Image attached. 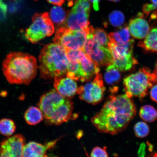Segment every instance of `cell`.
Masks as SVG:
<instances>
[{
  "label": "cell",
  "mask_w": 157,
  "mask_h": 157,
  "mask_svg": "<svg viewBox=\"0 0 157 157\" xmlns=\"http://www.w3.org/2000/svg\"><path fill=\"white\" fill-rule=\"evenodd\" d=\"M136 108L131 98L125 95L111 96L91 122L99 132L117 134L126 128L136 116Z\"/></svg>",
  "instance_id": "1"
},
{
  "label": "cell",
  "mask_w": 157,
  "mask_h": 157,
  "mask_svg": "<svg viewBox=\"0 0 157 157\" xmlns=\"http://www.w3.org/2000/svg\"><path fill=\"white\" fill-rule=\"evenodd\" d=\"M37 61L34 57L20 52H11L2 63L4 75L11 84L28 85L37 74Z\"/></svg>",
  "instance_id": "2"
},
{
  "label": "cell",
  "mask_w": 157,
  "mask_h": 157,
  "mask_svg": "<svg viewBox=\"0 0 157 157\" xmlns=\"http://www.w3.org/2000/svg\"><path fill=\"white\" fill-rule=\"evenodd\" d=\"M41 77L50 79L65 76L68 60L66 51L61 45L54 43L46 45L39 57Z\"/></svg>",
  "instance_id": "3"
},
{
  "label": "cell",
  "mask_w": 157,
  "mask_h": 157,
  "mask_svg": "<svg viewBox=\"0 0 157 157\" xmlns=\"http://www.w3.org/2000/svg\"><path fill=\"white\" fill-rule=\"evenodd\" d=\"M68 60L66 76L76 81L88 82L100 71L99 67L83 50H66Z\"/></svg>",
  "instance_id": "4"
},
{
  "label": "cell",
  "mask_w": 157,
  "mask_h": 157,
  "mask_svg": "<svg viewBox=\"0 0 157 157\" xmlns=\"http://www.w3.org/2000/svg\"><path fill=\"white\" fill-rule=\"evenodd\" d=\"M154 84L152 73L147 67L140 69L136 73L127 76L123 80L125 95L129 98H144Z\"/></svg>",
  "instance_id": "5"
},
{
  "label": "cell",
  "mask_w": 157,
  "mask_h": 157,
  "mask_svg": "<svg viewBox=\"0 0 157 157\" xmlns=\"http://www.w3.org/2000/svg\"><path fill=\"white\" fill-rule=\"evenodd\" d=\"M89 32L90 26L87 29L80 30L62 26L56 31L53 40L66 50H82Z\"/></svg>",
  "instance_id": "6"
},
{
  "label": "cell",
  "mask_w": 157,
  "mask_h": 157,
  "mask_svg": "<svg viewBox=\"0 0 157 157\" xmlns=\"http://www.w3.org/2000/svg\"><path fill=\"white\" fill-rule=\"evenodd\" d=\"M53 23L48 13H36L32 17V23L25 30V36L27 40L36 44L54 32Z\"/></svg>",
  "instance_id": "7"
},
{
  "label": "cell",
  "mask_w": 157,
  "mask_h": 157,
  "mask_svg": "<svg viewBox=\"0 0 157 157\" xmlns=\"http://www.w3.org/2000/svg\"><path fill=\"white\" fill-rule=\"evenodd\" d=\"M90 9L91 4L88 0H75L63 26L74 30L88 28L90 25Z\"/></svg>",
  "instance_id": "8"
},
{
  "label": "cell",
  "mask_w": 157,
  "mask_h": 157,
  "mask_svg": "<svg viewBox=\"0 0 157 157\" xmlns=\"http://www.w3.org/2000/svg\"><path fill=\"white\" fill-rule=\"evenodd\" d=\"M105 90L102 76L99 73L93 81L78 88L77 94L82 101L94 105L101 101Z\"/></svg>",
  "instance_id": "9"
},
{
  "label": "cell",
  "mask_w": 157,
  "mask_h": 157,
  "mask_svg": "<svg viewBox=\"0 0 157 157\" xmlns=\"http://www.w3.org/2000/svg\"><path fill=\"white\" fill-rule=\"evenodd\" d=\"M82 50L99 67L108 66L112 64L113 57L109 48L96 42L90 30Z\"/></svg>",
  "instance_id": "10"
},
{
  "label": "cell",
  "mask_w": 157,
  "mask_h": 157,
  "mask_svg": "<svg viewBox=\"0 0 157 157\" xmlns=\"http://www.w3.org/2000/svg\"><path fill=\"white\" fill-rule=\"evenodd\" d=\"M67 98L60 95L56 89L51 90L43 95L38 106L44 118L48 121L65 101Z\"/></svg>",
  "instance_id": "11"
},
{
  "label": "cell",
  "mask_w": 157,
  "mask_h": 157,
  "mask_svg": "<svg viewBox=\"0 0 157 157\" xmlns=\"http://www.w3.org/2000/svg\"><path fill=\"white\" fill-rule=\"evenodd\" d=\"M25 142V137L20 134L8 137L0 144V156L23 157Z\"/></svg>",
  "instance_id": "12"
},
{
  "label": "cell",
  "mask_w": 157,
  "mask_h": 157,
  "mask_svg": "<svg viewBox=\"0 0 157 157\" xmlns=\"http://www.w3.org/2000/svg\"><path fill=\"white\" fill-rule=\"evenodd\" d=\"M64 76L55 77L54 86L60 95L70 99L77 93V84L75 80Z\"/></svg>",
  "instance_id": "13"
},
{
  "label": "cell",
  "mask_w": 157,
  "mask_h": 157,
  "mask_svg": "<svg viewBox=\"0 0 157 157\" xmlns=\"http://www.w3.org/2000/svg\"><path fill=\"white\" fill-rule=\"evenodd\" d=\"M60 138L61 137L50 141L44 144L36 142H29L25 145L23 149V157H46L47 151L53 148Z\"/></svg>",
  "instance_id": "14"
},
{
  "label": "cell",
  "mask_w": 157,
  "mask_h": 157,
  "mask_svg": "<svg viewBox=\"0 0 157 157\" xmlns=\"http://www.w3.org/2000/svg\"><path fill=\"white\" fill-rule=\"evenodd\" d=\"M138 17L131 19L128 25L129 32L134 38L141 39L144 38L150 31L148 23L144 19L142 13H139Z\"/></svg>",
  "instance_id": "15"
},
{
  "label": "cell",
  "mask_w": 157,
  "mask_h": 157,
  "mask_svg": "<svg viewBox=\"0 0 157 157\" xmlns=\"http://www.w3.org/2000/svg\"><path fill=\"white\" fill-rule=\"evenodd\" d=\"M73 110V102L69 98H67L60 108L48 120V122L56 125L66 122L72 117Z\"/></svg>",
  "instance_id": "16"
},
{
  "label": "cell",
  "mask_w": 157,
  "mask_h": 157,
  "mask_svg": "<svg viewBox=\"0 0 157 157\" xmlns=\"http://www.w3.org/2000/svg\"><path fill=\"white\" fill-rule=\"evenodd\" d=\"M134 40L131 39L124 43L110 42L108 48L113 59H121L132 56Z\"/></svg>",
  "instance_id": "17"
},
{
  "label": "cell",
  "mask_w": 157,
  "mask_h": 157,
  "mask_svg": "<svg viewBox=\"0 0 157 157\" xmlns=\"http://www.w3.org/2000/svg\"><path fill=\"white\" fill-rule=\"evenodd\" d=\"M138 45L147 52H157V27L149 31L144 40Z\"/></svg>",
  "instance_id": "18"
},
{
  "label": "cell",
  "mask_w": 157,
  "mask_h": 157,
  "mask_svg": "<svg viewBox=\"0 0 157 157\" xmlns=\"http://www.w3.org/2000/svg\"><path fill=\"white\" fill-rule=\"evenodd\" d=\"M24 117L28 124L35 125L43 120L44 116L39 108L31 107L25 111Z\"/></svg>",
  "instance_id": "19"
},
{
  "label": "cell",
  "mask_w": 157,
  "mask_h": 157,
  "mask_svg": "<svg viewBox=\"0 0 157 157\" xmlns=\"http://www.w3.org/2000/svg\"><path fill=\"white\" fill-rule=\"evenodd\" d=\"M69 11H66L60 6L52 8L50 13V19L52 22L58 25L64 24L65 22Z\"/></svg>",
  "instance_id": "20"
},
{
  "label": "cell",
  "mask_w": 157,
  "mask_h": 157,
  "mask_svg": "<svg viewBox=\"0 0 157 157\" xmlns=\"http://www.w3.org/2000/svg\"><path fill=\"white\" fill-rule=\"evenodd\" d=\"M137 63V61L133 56L123 58L113 59L112 64L119 71H126L130 70Z\"/></svg>",
  "instance_id": "21"
},
{
  "label": "cell",
  "mask_w": 157,
  "mask_h": 157,
  "mask_svg": "<svg viewBox=\"0 0 157 157\" xmlns=\"http://www.w3.org/2000/svg\"><path fill=\"white\" fill-rule=\"evenodd\" d=\"M121 74L119 71L113 64L108 66L105 74V80L108 85L113 86L120 81Z\"/></svg>",
  "instance_id": "22"
},
{
  "label": "cell",
  "mask_w": 157,
  "mask_h": 157,
  "mask_svg": "<svg viewBox=\"0 0 157 157\" xmlns=\"http://www.w3.org/2000/svg\"><path fill=\"white\" fill-rule=\"evenodd\" d=\"M130 34L128 27H124L117 32L110 33L109 35L110 42L126 43L131 39Z\"/></svg>",
  "instance_id": "23"
},
{
  "label": "cell",
  "mask_w": 157,
  "mask_h": 157,
  "mask_svg": "<svg viewBox=\"0 0 157 157\" xmlns=\"http://www.w3.org/2000/svg\"><path fill=\"white\" fill-rule=\"evenodd\" d=\"M139 115L143 121L146 122H154L157 119V110L151 105H145L141 108Z\"/></svg>",
  "instance_id": "24"
},
{
  "label": "cell",
  "mask_w": 157,
  "mask_h": 157,
  "mask_svg": "<svg viewBox=\"0 0 157 157\" xmlns=\"http://www.w3.org/2000/svg\"><path fill=\"white\" fill-rule=\"evenodd\" d=\"M90 30L96 42L102 46L108 47L110 40L109 35L105 30L100 28L94 29L92 26H90Z\"/></svg>",
  "instance_id": "25"
},
{
  "label": "cell",
  "mask_w": 157,
  "mask_h": 157,
  "mask_svg": "<svg viewBox=\"0 0 157 157\" xmlns=\"http://www.w3.org/2000/svg\"><path fill=\"white\" fill-rule=\"evenodd\" d=\"M16 129V126L13 120L3 118L0 120V133L4 136H12L15 132Z\"/></svg>",
  "instance_id": "26"
},
{
  "label": "cell",
  "mask_w": 157,
  "mask_h": 157,
  "mask_svg": "<svg viewBox=\"0 0 157 157\" xmlns=\"http://www.w3.org/2000/svg\"><path fill=\"white\" fill-rule=\"evenodd\" d=\"M109 21L113 26L120 27L122 26L125 21V17L123 13L118 10L113 11L110 13Z\"/></svg>",
  "instance_id": "27"
},
{
  "label": "cell",
  "mask_w": 157,
  "mask_h": 157,
  "mask_svg": "<svg viewBox=\"0 0 157 157\" xmlns=\"http://www.w3.org/2000/svg\"><path fill=\"white\" fill-rule=\"evenodd\" d=\"M135 135L139 138H144L150 133V128L148 124L143 121L137 123L134 127Z\"/></svg>",
  "instance_id": "28"
},
{
  "label": "cell",
  "mask_w": 157,
  "mask_h": 157,
  "mask_svg": "<svg viewBox=\"0 0 157 157\" xmlns=\"http://www.w3.org/2000/svg\"><path fill=\"white\" fill-rule=\"evenodd\" d=\"M90 156L93 157H108L109 155L105 147L102 148L99 147H96L92 150Z\"/></svg>",
  "instance_id": "29"
},
{
  "label": "cell",
  "mask_w": 157,
  "mask_h": 157,
  "mask_svg": "<svg viewBox=\"0 0 157 157\" xmlns=\"http://www.w3.org/2000/svg\"><path fill=\"white\" fill-rule=\"evenodd\" d=\"M7 12V5L3 0H0V22L5 20Z\"/></svg>",
  "instance_id": "30"
},
{
  "label": "cell",
  "mask_w": 157,
  "mask_h": 157,
  "mask_svg": "<svg viewBox=\"0 0 157 157\" xmlns=\"http://www.w3.org/2000/svg\"><path fill=\"white\" fill-rule=\"evenodd\" d=\"M151 99L157 103V84L152 86L150 91Z\"/></svg>",
  "instance_id": "31"
},
{
  "label": "cell",
  "mask_w": 157,
  "mask_h": 157,
  "mask_svg": "<svg viewBox=\"0 0 157 157\" xmlns=\"http://www.w3.org/2000/svg\"><path fill=\"white\" fill-rule=\"evenodd\" d=\"M35 1H38V0H35ZM49 3L58 6H61L64 3L65 0H46Z\"/></svg>",
  "instance_id": "32"
},
{
  "label": "cell",
  "mask_w": 157,
  "mask_h": 157,
  "mask_svg": "<svg viewBox=\"0 0 157 157\" xmlns=\"http://www.w3.org/2000/svg\"><path fill=\"white\" fill-rule=\"evenodd\" d=\"M93 4L94 9L96 11H98L99 9V3L101 0H88Z\"/></svg>",
  "instance_id": "33"
},
{
  "label": "cell",
  "mask_w": 157,
  "mask_h": 157,
  "mask_svg": "<svg viewBox=\"0 0 157 157\" xmlns=\"http://www.w3.org/2000/svg\"><path fill=\"white\" fill-rule=\"evenodd\" d=\"M152 73L155 83H157V63L155 67V68L154 71H153Z\"/></svg>",
  "instance_id": "34"
},
{
  "label": "cell",
  "mask_w": 157,
  "mask_h": 157,
  "mask_svg": "<svg viewBox=\"0 0 157 157\" xmlns=\"http://www.w3.org/2000/svg\"><path fill=\"white\" fill-rule=\"evenodd\" d=\"M151 1L155 7L156 10L157 9V0H151Z\"/></svg>",
  "instance_id": "35"
},
{
  "label": "cell",
  "mask_w": 157,
  "mask_h": 157,
  "mask_svg": "<svg viewBox=\"0 0 157 157\" xmlns=\"http://www.w3.org/2000/svg\"><path fill=\"white\" fill-rule=\"evenodd\" d=\"M108 1L113 2H118L120 1L121 0H108Z\"/></svg>",
  "instance_id": "36"
},
{
  "label": "cell",
  "mask_w": 157,
  "mask_h": 157,
  "mask_svg": "<svg viewBox=\"0 0 157 157\" xmlns=\"http://www.w3.org/2000/svg\"><path fill=\"white\" fill-rule=\"evenodd\" d=\"M12 1H17V0H12Z\"/></svg>",
  "instance_id": "37"
}]
</instances>
